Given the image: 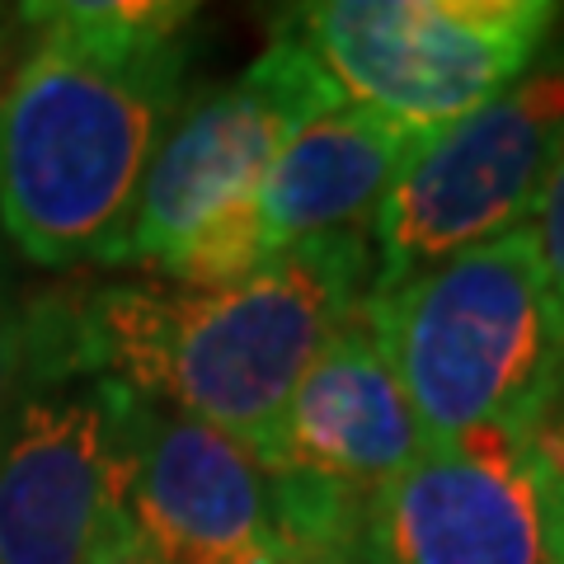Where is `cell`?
Masks as SVG:
<instances>
[{"instance_id":"1","label":"cell","mask_w":564,"mask_h":564,"mask_svg":"<svg viewBox=\"0 0 564 564\" xmlns=\"http://www.w3.org/2000/svg\"><path fill=\"white\" fill-rule=\"evenodd\" d=\"M188 0L20 6L0 90V236L39 269L122 263L137 193L184 104Z\"/></svg>"},{"instance_id":"2","label":"cell","mask_w":564,"mask_h":564,"mask_svg":"<svg viewBox=\"0 0 564 564\" xmlns=\"http://www.w3.org/2000/svg\"><path fill=\"white\" fill-rule=\"evenodd\" d=\"M367 296L372 226H352L292 245L226 288L165 278L80 288V334L95 372L254 452Z\"/></svg>"},{"instance_id":"3","label":"cell","mask_w":564,"mask_h":564,"mask_svg":"<svg viewBox=\"0 0 564 564\" xmlns=\"http://www.w3.org/2000/svg\"><path fill=\"white\" fill-rule=\"evenodd\" d=\"M362 321L429 443H527L564 372V315L527 221L372 292Z\"/></svg>"},{"instance_id":"4","label":"cell","mask_w":564,"mask_h":564,"mask_svg":"<svg viewBox=\"0 0 564 564\" xmlns=\"http://www.w3.org/2000/svg\"><path fill=\"white\" fill-rule=\"evenodd\" d=\"M555 0H315L278 14L348 104L433 137L536 66Z\"/></svg>"},{"instance_id":"5","label":"cell","mask_w":564,"mask_h":564,"mask_svg":"<svg viewBox=\"0 0 564 564\" xmlns=\"http://www.w3.org/2000/svg\"><path fill=\"white\" fill-rule=\"evenodd\" d=\"M137 410L85 358L80 288H52L43 367L0 429V564H90L128 518Z\"/></svg>"},{"instance_id":"6","label":"cell","mask_w":564,"mask_h":564,"mask_svg":"<svg viewBox=\"0 0 564 564\" xmlns=\"http://www.w3.org/2000/svg\"><path fill=\"white\" fill-rule=\"evenodd\" d=\"M564 147V66H532L485 109L433 132L372 217V292L508 236Z\"/></svg>"},{"instance_id":"7","label":"cell","mask_w":564,"mask_h":564,"mask_svg":"<svg viewBox=\"0 0 564 564\" xmlns=\"http://www.w3.org/2000/svg\"><path fill=\"white\" fill-rule=\"evenodd\" d=\"M344 90L288 33L174 118L137 193L122 263H161L221 212L240 207L306 122L344 109Z\"/></svg>"},{"instance_id":"8","label":"cell","mask_w":564,"mask_h":564,"mask_svg":"<svg viewBox=\"0 0 564 564\" xmlns=\"http://www.w3.org/2000/svg\"><path fill=\"white\" fill-rule=\"evenodd\" d=\"M423 141L429 137L358 104L306 122L250 198L198 226L161 263V278L184 288H226L302 240L372 226Z\"/></svg>"},{"instance_id":"9","label":"cell","mask_w":564,"mask_h":564,"mask_svg":"<svg viewBox=\"0 0 564 564\" xmlns=\"http://www.w3.org/2000/svg\"><path fill=\"white\" fill-rule=\"evenodd\" d=\"M358 564H545L541 485L522 443H429L372 494Z\"/></svg>"},{"instance_id":"10","label":"cell","mask_w":564,"mask_h":564,"mask_svg":"<svg viewBox=\"0 0 564 564\" xmlns=\"http://www.w3.org/2000/svg\"><path fill=\"white\" fill-rule=\"evenodd\" d=\"M128 518L165 564H282L273 489L236 437L141 400Z\"/></svg>"},{"instance_id":"11","label":"cell","mask_w":564,"mask_h":564,"mask_svg":"<svg viewBox=\"0 0 564 564\" xmlns=\"http://www.w3.org/2000/svg\"><path fill=\"white\" fill-rule=\"evenodd\" d=\"M429 447L372 325L348 321L315 352L263 443L250 452L269 480L372 494Z\"/></svg>"},{"instance_id":"12","label":"cell","mask_w":564,"mask_h":564,"mask_svg":"<svg viewBox=\"0 0 564 564\" xmlns=\"http://www.w3.org/2000/svg\"><path fill=\"white\" fill-rule=\"evenodd\" d=\"M52 329V292L39 296H14L0 292V429L24 395V386L43 367Z\"/></svg>"},{"instance_id":"13","label":"cell","mask_w":564,"mask_h":564,"mask_svg":"<svg viewBox=\"0 0 564 564\" xmlns=\"http://www.w3.org/2000/svg\"><path fill=\"white\" fill-rule=\"evenodd\" d=\"M527 226H532V236H536L545 282H551L555 306H560V315H564V147H560V155H555L551 174H545V184H541V193H536Z\"/></svg>"},{"instance_id":"14","label":"cell","mask_w":564,"mask_h":564,"mask_svg":"<svg viewBox=\"0 0 564 564\" xmlns=\"http://www.w3.org/2000/svg\"><path fill=\"white\" fill-rule=\"evenodd\" d=\"M522 452H527V466H532V475H536L541 489L564 485V372H560L555 395L545 400L536 429L527 433Z\"/></svg>"},{"instance_id":"15","label":"cell","mask_w":564,"mask_h":564,"mask_svg":"<svg viewBox=\"0 0 564 564\" xmlns=\"http://www.w3.org/2000/svg\"><path fill=\"white\" fill-rule=\"evenodd\" d=\"M90 564H165V560L155 555L147 541H141V532L132 527V518H122V522H113L109 532H104V541L95 545Z\"/></svg>"},{"instance_id":"16","label":"cell","mask_w":564,"mask_h":564,"mask_svg":"<svg viewBox=\"0 0 564 564\" xmlns=\"http://www.w3.org/2000/svg\"><path fill=\"white\" fill-rule=\"evenodd\" d=\"M541 532H545V564H564V485L541 489Z\"/></svg>"},{"instance_id":"17","label":"cell","mask_w":564,"mask_h":564,"mask_svg":"<svg viewBox=\"0 0 564 564\" xmlns=\"http://www.w3.org/2000/svg\"><path fill=\"white\" fill-rule=\"evenodd\" d=\"M10 43H14V14L0 10V76H6V62H10Z\"/></svg>"},{"instance_id":"18","label":"cell","mask_w":564,"mask_h":564,"mask_svg":"<svg viewBox=\"0 0 564 564\" xmlns=\"http://www.w3.org/2000/svg\"><path fill=\"white\" fill-rule=\"evenodd\" d=\"M0 292H10V273H6V245H0Z\"/></svg>"},{"instance_id":"19","label":"cell","mask_w":564,"mask_h":564,"mask_svg":"<svg viewBox=\"0 0 564 564\" xmlns=\"http://www.w3.org/2000/svg\"><path fill=\"white\" fill-rule=\"evenodd\" d=\"M311 564H329V560H311Z\"/></svg>"}]
</instances>
